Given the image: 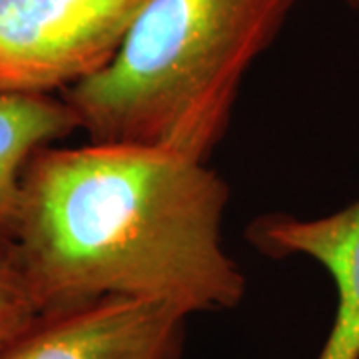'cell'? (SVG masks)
Masks as SVG:
<instances>
[{
  "label": "cell",
  "mask_w": 359,
  "mask_h": 359,
  "mask_svg": "<svg viewBox=\"0 0 359 359\" xmlns=\"http://www.w3.org/2000/svg\"><path fill=\"white\" fill-rule=\"evenodd\" d=\"M230 188L208 162L160 148L46 146L28 162L8 262L39 313L104 297L186 316L242 304L245 276L222 242Z\"/></svg>",
  "instance_id": "1"
},
{
  "label": "cell",
  "mask_w": 359,
  "mask_h": 359,
  "mask_svg": "<svg viewBox=\"0 0 359 359\" xmlns=\"http://www.w3.org/2000/svg\"><path fill=\"white\" fill-rule=\"evenodd\" d=\"M297 0H146L114 60L62 92L90 142L208 162Z\"/></svg>",
  "instance_id": "2"
},
{
  "label": "cell",
  "mask_w": 359,
  "mask_h": 359,
  "mask_svg": "<svg viewBox=\"0 0 359 359\" xmlns=\"http://www.w3.org/2000/svg\"><path fill=\"white\" fill-rule=\"evenodd\" d=\"M146 0H0V94L54 96L114 60Z\"/></svg>",
  "instance_id": "3"
},
{
  "label": "cell",
  "mask_w": 359,
  "mask_h": 359,
  "mask_svg": "<svg viewBox=\"0 0 359 359\" xmlns=\"http://www.w3.org/2000/svg\"><path fill=\"white\" fill-rule=\"evenodd\" d=\"M188 318L162 302L104 297L40 313L0 359H182Z\"/></svg>",
  "instance_id": "4"
},
{
  "label": "cell",
  "mask_w": 359,
  "mask_h": 359,
  "mask_svg": "<svg viewBox=\"0 0 359 359\" xmlns=\"http://www.w3.org/2000/svg\"><path fill=\"white\" fill-rule=\"evenodd\" d=\"M245 236L268 256H306L332 276L337 308L318 359H359V200L318 218L266 214Z\"/></svg>",
  "instance_id": "5"
},
{
  "label": "cell",
  "mask_w": 359,
  "mask_h": 359,
  "mask_svg": "<svg viewBox=\"0 0 359 359\" xmlns=\"http://www.w3.org/2000/svg\"><path fill=\"white\" fill-rule=\"evenodd\" d=\"M76 130L62 96L0 94V257L8 259L13 250L28 162Z\"/></svg>",
  "instance_id": "6"
},
{
  "label": "cell",
  "mask_w": 359,
  "mask_h": 359,
  "mask_svg": "<svg viewBox=\"0 0 359 359\" xmlns=\"http://www.w3.org/2000/svg\"><path fill=\"white\" fill-rule=\"evenodd\" d=\"M39 316V309L13 264L0 257V349L22 334Z\"/></svg>",
  "instance_id": "7"
},
{
  "label": "cell",
  "mask_w": 359,
  "mask_h": 359,
  "mask_svg": "<svg viewBox=\"0 0 359 359\" xmlns=\"http://www.w3.org/2000/svg\"><path fill=\"white\" fill-rule=\"evenodd\" d=\"M347 2H359V0H347Z\"/></svg>",
  "instance_id": "8"
}]
</instances>
